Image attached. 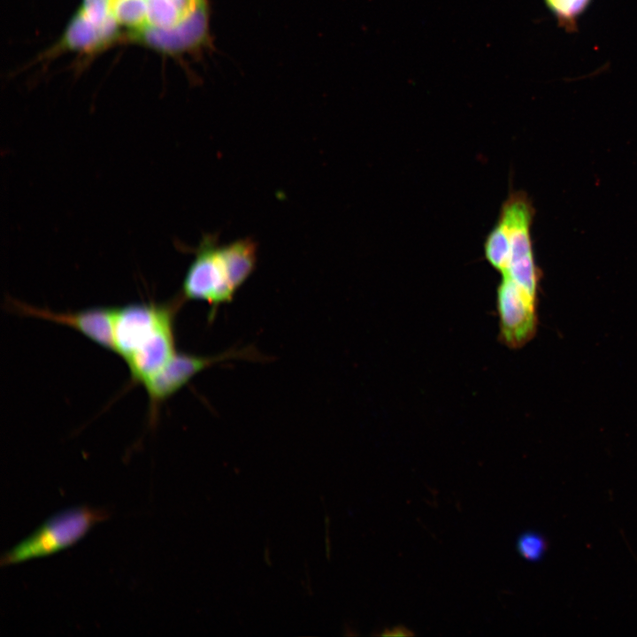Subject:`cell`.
Returning a JSON list of instances; mask_svg holds the SVG:
<instances>
[{"label":"cell","mask_w":637,"mask_h":637,"mask_svg":"<svg viewBox=\"0 0 637 637\" xmlns=\"http://www.w3.org/2000/svg\"><path fill=\"white\" fill-rule=\"evenodd\" d=\"M218 238V234H210L201 240L180 294L184 301L206 302L211 306V319L219 305L233 300L255 270L257 258V244L253 239L220 245Z\"/></svg>","instance_id":"6da1fadb"},{"label":"cell","mask_w":637,"mask_h":637,"mask_svg":"<svg viewBox=\"0 0 637 637\" xmlns=\"http://www.w3.org/2000/svg\"><path fill=\"white\" fill-rule=\"evenodd\" d=\"M107 510L76 506L48 518L32 534L4 552L0 566H9L33 558L46 556L65 549L80 539L96 523L107 518Z\"/></svg>","instance_id":"7a4b0ae2"},{"label":"cell","mask_w":637,"mask_h":637,"mask_svg":"<svg viewBox=\"0 0 637 637\" xmlns=\"http://www.w3.org/2000/svg\"><path fill=\"white\" fill-rule=\"evenodd\" d=\"M183 302L179 295L166 303H131L114 308V352L126 362L163 330L173 326Z\"/></svg>","instance_id":"3957f363"},{"label":"cell","mask_w":637,"mask_h":637,"mask_svg":"<svg viewBox=\"0 0 637 637\" xmlns=\"http://www.w3.org/2000/svg\"><path fill=\"white\" fill-rule=\"evenodd\" d=\"M256 356L255 352L249 349H233L213 357L176 352L158 372L142 384L148 395L150 413L156 414L157 407L164 401L207 367L228 359H254Z\"/></svg>","instance_id":"277c9868"},{"label":"cell","mask_w":637,"mask_h":637,"mask_svg":"<svg viewBox=\"0 0 637 637\" xmlns=\"http://www.w3.org/2000/svg\"><path fill=\"white\" fill-rule=\"evenodd\" d=\"M536 296L508 278L502 277L496 291L500 340L509 348L523 346L536 328Z\"/></svg>","instance_id":"5b68a950"},{"label":"cell","mask_w":637,"mask_h":637,"mask_svg":"<svg viewBox=\"0 0 637 637\" xmlns=\"http://www.w3.org/2000/svg\"><path fill=\"white\" fill-rule=\"evenodd\" d=\"M207 32L206 8L198 10L179 24L169 28L150 25L129 32L135 42L165 53H179L199 46Z\"/></svg>","instance_id":"8992f818"},{"label":"cell","mask_w":637,"mask_h":637,"mask_svg":"<svg viewBox=\"0 0 637 637\" xmlns=\"http://www.w3.org/2000/svg\"><path fill=\"white\" fill-rule=\"evenodd\" d=\"M22 314L69 326L97 345L114 352V308L94 307L75 312H53L26 304H13Z\"/></svg>","instance_id":"52a82bcc"},{"label":"cell","mask_w":637,"mask_h":637,"mask_svg":"<svg viewBox=\"0 0 637 637\" xmlns=\"http://www.w3.org/2000/svg\"><path fill=\"white\" fill-rule=\"evenodd\" d=\"M106 46L100 32V27L93 24L79 10L67 26L62 38L51 51L56 53L59 50H70L92 53Z\"/></svg>","instance_id":"ba28073f"},{"label":"cell","mask_w":637,"mask_h":637,"mask_svg":"<svg viewBox=\"0 0 637 637\" xmlns=\"http://www.w3.org/2000/svg\"><path fill=\"white\" fill-rule=\"evenodd\" d=\"M110 13L120 25L132 30L148 25L147 0H107Z\"/></svg>","instance_id":"9c48e42d"},{"label":"cell","mask_w":637,"mask_h":637,"mask_svg":"<svg viewBox=\"0 0 637 637\" xmlns=\"http://www.w3.org/2000/svg\"><path fill=\"white\" fill-rule=\"evenodd\" d=\"M593 0H544L547 8L554 15L557 25L566 33L579 30L578 21Z\"/></svg>","instance_id":"30bf717a"},{"label":"cell","mask_w":637,"mask_h":637,"mask_svg":"<svg viewBox=\"0 0 637 637\" xmlns=\"http://www.w3.org/2000/svg\"><path fill=\"white\" fill-rule=\"evenodd\" d=\"M518 550L526 560L541 559L547 549L546 540L539 533L527 532L519 536L517 542Z\"/></svg>","instance_id":"8fae6325"},{"label":"cell","mask_w":637,"mask_h":637,"mask_svg":"<svg viewBox=\"0 0 637 637\" xmlns=\"http://www.w3.org/2000/svg\"><path fill=\"white\" fill-rule=\"evenodd\" d=\"M382 635H389V636H395V635H411L412 633L403 626H395L393 628L386 629L384 633H381Z\"/></svg>","instance_id":"7c38bea8"}]
</instances>
